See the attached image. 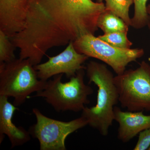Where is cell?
Returning <instances> with one entry per match:
<instances>
[{"instance_id": "6da1fadb", "label": "cell", "mask_w": 150, "mask_h": 150, "mask_svg": "<svg viewBox=\"0 0 150 150\" xmlns=\"http://www.w3.org/2000/svg\"><path fill=\"white\" fill-rule=\"evenodd\" d=\"M86 69L88 83L97 86V96L95 105L86 106L81 116L86 119L89 126L105 137L114 121V107L119 102L114 76L106 65L94 61L89 62Z\"/></svg>"}, {"instance_id": "7a4b0ae2", "label": "cell", "mask_w": 150, "mask_h": 150, "mask_svg": "<svg viewBox=\"0 0 150 150\" xmlns=\"http://www.w3.org/2000/svg\"><path fill=\"white\" fill-rule=\"evenodd\" d=\"M84 75L83 69L66 83L62 81L63 74L56 75L46 81L44 88L32 97L43 98L58 112L82 111L90 103L88 96L93 92L91 87L85 83Z\"/></svg>"}, {"instance_id": "3957f363", "label": "cell", "mask_w": 150, "mask_h": 150, "mask_svg": "<svg viewBox=\"0 0 150 150\" xmlns=\"http://www.w3.org/2000/svg\"><path fill=\"white\" fill-rule=\"evenodd\" d=\"M46 82L38 78L28 59L0 63V95L12 97L16 106L23 104L31 94L42 90Z\"/></svg>"}, {"instance_id": "277c9868", "label": "cell", "mask_w": 150, "mask_h": 150, "mask_svg": "<svg viewBox=\"0 0 150 150\" xmlns=\"http://www.w3.org/2000/svg\"><path fill=\"white\" fill-rule=\"evenodd\" d=\"M121 107L128 111H150V65L143 61L136 69L114 76Z\"/></svg>"}, {"instance_id": "5b68a950", "label": "cell", "mask_w": 150, "mask_h": 150, "mask_svg": "<svg viewBox=\"0 0 150 150\" xmlns=\"http://www.w3.org/2000/svg\"><path fill=\"white\" fill-rule=\"evenodd\" d=\"M73 43L79 53L104 62L112 68L116 75L123 74L129 64L136 62L144 54L142 48H116L93 34L82 35Z\"/></svg>"}, {"instance_id": "8992f818", "label": "cell", "mask_w": 150, "mask_h": 150, "mask_svg": "<svg viewBox=\"0 0 150 150\" xmlns=\"http://www.w3.org/2000/svg\"><path fill=\"white\" fill-rule=\"evenodd\" d=\"M36 123L30 126L29 132L39 142L40 150H66L65 141L70 134L88 125L85 118L81 116L69 121L49 118L37 108L32 110Z\"/></svg>"}, {"instance_id": "52a82bcc", "label": "cell", "mask_w": 150, "mask_h": 150, "mask_svg": "<svg viewBox=\"0 0 150 150\" xmlns=\"http://www.w3.org/2000/svg\"><path fill=\"white\" fill-rule=\"evenodd\" d=\"M88 58L76 51L73 42H71L61 53L49 57L47 62L35 65L34 68L38 78L42 80L48 81L52 77L60 74H65L70 79L79 71L84 69L83 64Z\"/></svg>"}, {"instance_id": "ba28073f", "label": "cell", "mask_w": 150, "mask_h": 150, "mask_svg": "<svg viewBox=\"0 0 150 150\" xmlns=\"http://www.w3.org/2000/svg\"><path fill=\"white\" fill-rule=\"evenodd\" d=\"M31 0H0V30L11 38L24 28Z\"/></svg>"}, {"instance_id": "9c48e42d", "label": "cell", "mask_w": 150, "mask_h": 150, "mask_svg": "<svg viewBox=\"0 0 150 150\" xmlns=\"http://www.w3.org/2000/svg\"><path fill=\"white\" fill-rule=\"evenodd\" d=\"M8 97L0 95V144L6 135L11 148L22 146L29 142L30 134L22 127H17L13 121L14 112L17 108L8 100Z\"/></svg>"}, {"instance_id": "30bf717a", "label": "cell", "mask_w": 150, "mask_h": 150, "mask_svg": "<svg viewBox=\"0 0 150 150\" xmlns=\"http://www.w3.org/2000/svg\"><path fill=\"white\" fill-rule=\"evenodd\" d=\"M114 120L118 123L117 137L123 143H127L141 131L150 128V115L143 111H124L117 106L114 108Z\"/></svg>"}, {"instance_id": "8fae6325", "label": "cell", "mask_w": 150, "mask_h": 150, "mask_svg": "<svg viewBox=\"0 0 150 150\" xmlns=\"http://www.w3.org/2000/svg\"><path fill=\"white\" fill-rule=\"evenodd\" d=\"M38 3L53 9H70L81 12L92 11L99 6L98 2L92 0H33Z\"/></svg>"}, {"instance_id": "7c38bea8", "label": "cell", "mask_w": 150, "mask_h": 150, "mask_svg": "<svg viewBox=\"0 0 150 150\" xmlns=\"http://www.w3.org/2000/svg\"><path fill=\"white\" fill-rule=\"evenodd\" d=\"M97 26L104 34H106L118 31H128L129 26L112 12L105 9L98 18Z\"/></svg>"}, {"instance_id": "4fadbf2b", "label": "cell", "mask_w": 150, "mask_h": 150, "mask_svg": "<svg viewBox=\"0 0 150 150\" xmlns=\"http://www.w3.org/2000/svg\"><path fill=\"white\" fill-rule=\"evenodd\" d=\"M99 3L105 1V9L112 12L120 17L129 26H131V18L129 16L130 7L134 0H96Z\"/></svg>"}, {"instance_id": "5bb4252c", "label": "cell", "mask_w": 150, "mask_h": 150, "mask_svg": "<svg viewBox=\"0 0 150 150\" xmlns=\"http://www.w3.org/2000/svg\"><path fill=\"white\" fill-rule=\"evenodd\" d=\"M148 0H134V13L131 18V26L136 29H141L148 25L150 19L147 11Z\"/></svg>"}, {"instance_id": "9a60e30c", "label": "cell", "mask_w": 150, "mask_h": 150, "mask_svg": "<svg viewBox=\"0 0 150 150\" xmlns=\"http://www.w3.org/2000/svg\"><path fill=\"white\" fill-rule=\"evenodd\" d=\"M128 31H118L104 34L98 36L100 39L116 48L129 49L133 43L128 39Z\"/></svg>"}, {"instance_id": "2e32d148", "label": "cell", "mask_w": 150, "mask_h": 150, "mask_svg": "<svg viewBox=\"0 0 150 150\" xmlns=\"http://www.w3.org/2000/svg\"><path fill=\"white\" fill-rule=\"evenodd\" d=\"M16 48L8 35L0 30V63H6L16 59L14 54Z\"/></svg>"}, {"instance_id": "e0dca14e", "label": "cell", "mask_w": 150, "mask_h": 150, "mask_svg": "<svg viewBox=\"0 0 150 150\" xmlns=\"http://www.w3.org/2000/svg\"><path fill=\"white\" fill-rule=\"evenodd\" d=\"M150 146V128L141 131L134 150H148Z\"/></svg>"}, {"instance_id": "ac0fdd59", "label": "cell", "mask_w": 150, "mask_h": 150, "mask_svg": "<svg viewBox=\"0 0 150 150\" xmlns=\"http://www.w3.org/2000/svg\"><path fill=\"white\" fill-rule=\"evenodd\" d=\"M147 11L150 19V4L147 6Z\"/></svg>"}, {"instance_id": "d6986e66", "label": "cell", "mask_w": 150, "mask_h": 150, "mask_svg": "<svg viewBox=\"0 0 150 150\" xmlns=\"http://www.w3.org/2000/svg\"><path fill=\"white\" fill-rule=\"evenodd\" d=\"M148 27H149V29L150 30V23L149 24H148Z\"/></svg>"}, {"instance_id": "ffe728a7", "label": "cell", "mask_w": 150, "mask_h": 150, "mask_svg": "<svg viewBox=\"0 0 150 150\" xmlns=\"http://www.w3.org/2000/svg\"><path fill=\"white\" fill-rule=\"evenodd\" d=\"M148 150H150V146L149 147V149H148Z\"/></svg>"}]
</instances>
